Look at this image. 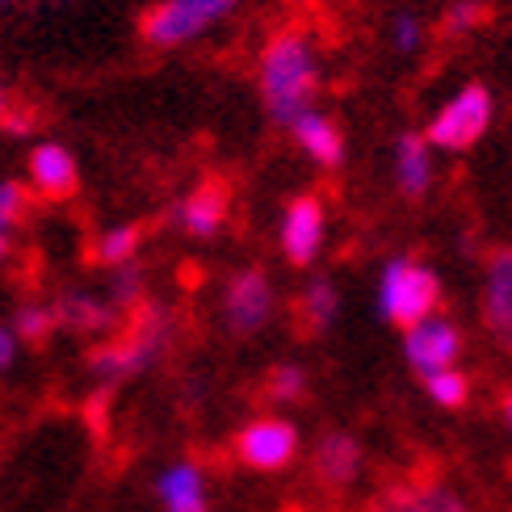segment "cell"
<instances>
[{
	"instance_id": "obj_1",
	"label": "cell",
	"mask_w": 512,
	"mask_h": 512,
	"mask_svg": "<svg viewBox=\"0 0 512 512\" xmlns=\"http://www.w3.org/2000/svg\"><path fill=\"white\" fill-rule=\"evenodd\" d=\"M315 93H319V59L311 42L298 30L273 34L261 55V97L269 118L290 126L298 114H307Z\"/></svg>"
},
{
	"instance_id": "obj_2",
	"label": "cell",
	"mask_w": 512,
	"mask_h": 512,
	"mask_svg": "<svg viewBox=\"0 0 512 512\" xmlns=\"http://www.w3.org/2000/svg\"><path fill=\"white\" fill-rule=\"evenodd\" d=\"M168 336H173V319H168V311L156 307V303H139L131 328L89 353V374L97 382H126V378H135V374H143L164 353Z\"/></svg>"
},
{
	"instance_id": "obj_3",
	"label": "cell",
	"mask_w": 512,
	"mask_h": 512,
	"mask_svg": "<svg viewBox=\"0 0 512 512\" xmlns=\"http://www.w3.org/2000/svg\"><path fill=\"white\" fill-rule=\"evenodd\" d=\"M378 307L403 332L424 324V319L437 315V307H441V282H437V273L429 265L403 261V256H399V261H391L387 269H382Z\"/></svg>"
},
{
	"instance_id": "obj_4",
	"label": "cell",
	"mask_w": 512,
	"mask_h": 512,
	"mask_svg": "<svg viewBox=\"0 0 512 512\" xmlns=\"http://www.w3.org/2000/svg\"><path fill=\"white\" fill-rule=\"evenodd\" d=\"M240 0H160L139 17V38L147 47L173 51L206 34L215 21H223Z\"/></svg>"
},
{
	"instance_id": "obj_5",
	"label": "cell",
	"mask_w": 512,
	"mask_h": 512,
	"mask_svg": "<svg viewBox=\"0 0 512 512\" xmlns=\"http://www.w3.org/2000/svg\"><path fill=\"white\" fill-rule=\"evenodd\" d=\"M487 126H492V93L487 84H466L445 110L433 114L424 143L445 147V152H466L475 139H483Z\"/></svg>"
},
{
	"instance_id": "obj_6",
	"label": "cell",
	"mask_w": 512,
	"mask_h": 512,
	"mask_svg": "<svg viewBox=\"0 0 512 512\" xmlns=\"http://www.w3.org/2000/svg\"><path fill=\"white\" fill-rule=\"evenodd\" d=\"M298 454V429L290 420L261 416L236 433V458L252 471H282Z\"/></svg>"
},
{
	"instance_id": "obj_7",
	"label": "cell",
	"mask_w": 512,
	"mask_h": 512,
	"mask_svg": "<svg viewBox=\"0 0 512 512\" xmlns=\"http://www.w3.org/2000/svg\"><path fill=\"white\" fill-rule=\"evenodd\" d=\"M223 315H227V328L236 336L261 332L269 324V315H273V286H269V277L261 269H240L227 282Z\"/></svg>"
},
{
	"instance_id": "obj_8",
	"label": "cell",
	"mask_w": 512,
	"mask_h": 512,
	"mask_svg": "<svg viewBox=\"0 0 512 512\" xmlns=\"http://www.w3.org/2000/svg\"><path fill=\"white\" fill-rule=\"evenodd\" d=\"M403 353H408L412 370L420 374H437V370H450L458 353H462V332L441 315H429L424 324L408 328V340H403Z\"/></svg>"
},
{
	"instance_id": "obj_9",
	"label": "cell",
	"mask_w": 512,
	"mask_h": 512,
	"mask_svg": "<svg viewBox=\"0 0 512 512\" xmlns=\"http://www.w3.org/2000/svg\"><path fill=\"white\" fill-rule=\"evenodd\" d=\"M319 248H324V202L315 194H303L286 206L282 219V252L294 269H307Z\"/></svg>"
},
{
	"instance_id": "obj_10",
	"label": "cell",
	"mask_w": 512,
	"mask_h": 512,
	"mask_svg": "<svg viewBox=\"0 0 512 512\" xmlns=\"http://www.w3.org/2000/svg\"><path fill=\"white\" fill-rule=\"evenodd\" d=\"M26 173H30V189L47 202H68L80 189L76 156L63 143H38L26 160Z\"/></svg>"
},
{
	"instance_id": "obj_11",
	"label": "cell",
	"mask_w": 512,
	"mask_h": 512,
	"mask_svg": "<svg viewBox=\"0 0 512 512\" xmlns=\"http://www.w3.org/2000/svg\"><path fill=\"white\" fill-rule=\"evenodd\" d=\"M483 319H487V332L512 353V248H496L492 256H487Z\"/></svg>"
},
{
	"instance_id": "obj_12",
	"label": "cell",
	"mask_w": 512,
	"mask_h": 512,
	"mask_svg": "<svg viewBox=\"0 0 512 512\" xmlns=\"http://www.w3.org/2000/svg\"><path fill=\"white\" fill-rule=\"evenodd\" d=\"M227 206H231V189L223 181H202L194 194H185V202L177 206V223L185 227V236L210 240L223 231Z\"/></svg>"
},
{
	"instance_id": "obj_13",
	"label": "cell",
	"mask_w": 512,
	"mask_h": 512,
	"mask_svg": "<svg viewBox=\"0 0 512 512\" xmlns=\"http://www.w3.org/2000/svg\"><path fill=\"white\" fill-rule=\"evenodd\" d=\"M290 131H294L298 147H303V152L315 164H324V168H340V164H345V131H340V126L328 114H315V110L298 114L290 122Z\"/></svg>"
},
{
	"instance_id": "obj_14",
	"label": "cell",
	"mask_w": 512,
	"mask_h": 512,
	"mask_svg": "<svg viewBox=\"0 0 512 512\" xmlns=\"http://www.w3.org/2000/svg\"><path fill=\"white\" fill-rule=\"evenodd\" d=\"M51 311H55V324L59 328H72L80 336L110 332L114 319H118V311L110 303H101V298H93V294H59L55 303H51Z\"/></svg>"
},
{
	"instance_id": "obj_15",
	"label": "cell",
	"mask_w": 512,
	"mask_h": 512,
	"mask_svg": "<svg viewBox=\"0 0 512 512\" xmlns=\"http://www.w3.org/2000/svg\"><path fill=\"white\" fill-rule=\"evenodd\" d=\"M315 475L324 487H349L361 475V445L349 433H328L315 450Z\"/></svg>"
},
{
	"instance_id": "obj_16",
	"label": "cell",
	"mask_w": 512,
	"mask_h": 512,
	"mask_svg": "<svg viewBox=\"0 0 512 512\" xmlns=\"http://www.w3.org/2000/svg\"><path fill=\"white\" fill-rule=\"evenodd\" d=\"M160 500L168 512H210L206 504V479L194 462H177L160 475Z\"/></svg>"
},
{
	"instance_id": "obj_17",
	"label": "cell",
	"mask_w": 512,
	"mask_h": 512,
	"mask_svg": "<svg viewBox=\"0 0 512 512\" xmlns=\"http://www.w3.org/2000/svg\"><path fill=\"white\" fill-rule=\"evenodd\" d=\"M395 177L403 198H424L433 181V160H429V143L420 135H399L395 143Z\"/></svg>"
},
{
	"instance_id": "obj_18",
	"label": "cell",
	"mask_w": 512,
	"mask_h": 512,
	"mask_svg": "<svg viewBox=\"0 0 512 512\" xmlns=\"http://www.w3.org/2000/svg\"><path fill=\"white\" fill-rule=\"evenodd\" d=\"M378 512H466L450 487H395L378 500Z\"/></svg>"
},
{
	"instance_id": "obj_19",
	"label": "cell",
	"mask_w": 512,
	"mask_h": 512,
	"mask_svg": "<svg viewBox=\"0 0 512 512\" xmlns=\"http://www.w3.org/2000/svg\"><path fill=\"white\" fill-rule=\"evenodd\" d=\"M336 286L328 282V277H315V282H307V290L298 294V324H303V332H324L332 319H336Z\"/></svg>"
},
{
	"instance_id": "obj_20",
	"label": "cell",
	"mask_w": 512,
	"mask_h": 512,
	"mask_svg": "<svg viewBox=\"0 0 512 512\" xmlns=\"http://www.w3.org/2000/svg\"><path fill=\"white\" fill-rule=\"evenodd\" d=\"M139 244H143V227H135V223L110 227L93 244V256H97V265H105V269H122V265H135Z\"/></svg>"
},
{
	"instance_id": "obj_21",
	"label": "cell",
	"mask_w": 512,
	"mask_h": 512,
	"mask_svg": "<svg viewBox=\"0 0 512 512\" xmlns=\"http://www.w3.org/2000/svg\"><path fill=\"white\" fill-rule=\"evenodd\" d=\"M55 328H59L55 311L47 303H21L13 311V324H9V332L17 336V345H47Z\"/></svg>"
},
{
	"instance_id": "obj_22",
	"label": "cell",
	"mask_w": 512,
	"mask_h": 512,
	"mask_svg": "<svg viewBox=\"0 0 512 512\" xmlns=\"http://www.w3.org/2000/svg\"><path fill=\"white\" fill-rule=\"evenodd\" d=\"M424 391H429L433 403H441V408H466V399H471V378H466L458 366H450V370L424 374Z\"/></svg>"
},
{
	"instance_id": "obj_23",
	"label": "cell",
	"mask_w": 512,
	"mask_h": 512,
	"mask_svg": "<svg viewBox=\"0 0 512 512\" xmlns=\"http://www.w3.org/2000/svg\"><path fill=\"white\" fill-rule=\"evenodd\" d=\"M30 189L21 181H0V236H13V231L30 219Z\"/></svg>"
},
{
	"instance_id": "obj_24",
	"label": "cell",
	"mask_w": 512,
	"mask_h": 512,
	"mask_svg": "<svg viewBox=\"0 0 512 512\" xmlns=\"http://www.w3.org/2000/svg\"><path fill=\"white\" fill-rule=\"evenodd\" d=\"M139 303H143V273H139V265H122V269H114L110 307H118V311H135Z\"/></svg>"
},
{
	"instance_id": "obj_25",
	"label": "cell",
	"mask_w": 512,
	"mask_h": 512,
	"mask_svg": "<svg viewBox=\"0 0 512 512\" xmlns=\"http://www.w3.org/2000/svg\"><path fill=\"white\" fill-rule=\"evenodd\" d=\"M265 395H269L273 403H298V399L307 395V374L298 370V366H277V370L269 374Z\"/></svg>"
},
{
	"instance_id": "obj_26",
	"label": "cell",
	"mask_w": 512,
	"mask_h": 512,
	"mask_svg": "<svg viewBox=\"0 0 512 512\" xmlns=\"http://www.w3.org/2000/svg\"><path fill=\"white\" fill-rule=\"evenodd\" d=\"M487 17H492V9H487L483 0H458V5H450V13L441 17V30L445 34H466V30L483 26Z\"/></svg>"
},
{
	"instance_id": "obj_27",
	"label": "cell",
	"mask_w": 512,
	"mask_h": 512,
	"mask_svg": "<svg viewBox=\"0 0 512 512\" xmlns=\"http://www.w3.org/2000/svg\"><path fill=\"white\" fill-rule=\"evenodd\" d=\"M395 47H399V51H416V47H420V21H416V17L403 13V17L395 21Z\"/></svg>"
},
{
	"instance_id": "obj_28",
	"label": "cell",
	"mask_w": 512,
	"mask_h": 512,
	"mask_svg": "<svg viewBox=\"0 0 512 512\" xmlns=\"http://www.w3.org/2000/svg\"><path fill=\"white\" fill-rule=\"evenodd\" d=\"M17 361V336L9 332V324H0V374Z\"/></svg>"
},
{
	"instance_id": "obj_29",
	"label": "cell",
	"mask_w": 512,
	"mask_h": 512,
	"mask_svg": "<svg viewBox=\"0 0 512 512\" xmlns=\"http://www.w3.org/2000/svg\"><path fill=\"white\" fill-rule=\"evenodd\" d=\"M9 110H13V97H9V89H5V80H0V126H5Z\"/></svg>"
},
{
	"instance_id": "obj_30",
	"label": "cell",
	"mask_w": 512,
	"mask_h": 512,
	"mask_svg": "<svg viewBox=\"0 0 512 512\" xmlns=\"http://www.w3.org/2000/svg\"><path fill=\"white\" fill-rule=\"evenodd\" d=\"M9 252H13V240H9V236H0V265L9 261Z\"/></svg>"
},
{
	"instance_id": "obj_31",
	"label": "cell",
	"mask_w": 512,
	"mask_h": 512,
	"mask_svg": "<svg viewBox=\"0 0 512 512\" xmlns=\"http://www.w3.org/2000/svg\"><path fill=\"white\" fill-rule=\"evenodd\" d=\"M504 416H508V424H512V391L504 395Z\"/></svg>"
},
{
	"instance_id": "obj_32",
	"label": "cell",
	"mask_w": 512,
	"mask_h": 512,
	"mask_svg": "<svg viewBox=\"0 0 512 512\" xmlns=\"http://www.w3.org/2000/svg\"><path fill=\"white\" fill-rule=\"evenodd\" d=\"M9 5H13V0H0V9H9Z\"/></svg>"
}]
</instances>
